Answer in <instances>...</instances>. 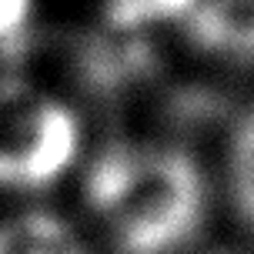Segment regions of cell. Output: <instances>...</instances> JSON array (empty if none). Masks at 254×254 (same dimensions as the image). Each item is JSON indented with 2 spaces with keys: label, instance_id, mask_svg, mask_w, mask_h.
I'll return each instance as SVG.
<instances>
[{
  "label": "cell",
  "instance_id": "277c9868",
  "mask_svg": "<svg viewBox=\"0 0 254 254\" xmlns=\"http://www.w3.org/2000/svg\"><path fill=\"white\" fill-rule=\"evenodd\" d=\"M0 254H97L80 221L51 204L20 201L0 211Z\"/></svg>",
  "mask_w": 254,
  "mask_h": 254
},
{
  "label": "cell",
  "instance_id": "6da1fadb",
  "mask_svg": "<svg viewBox=\"0 0 254 254\" xmlns=\"http://www.w3.org/2000/svg\"><path fill=\"white\" fill-rule=\"evenodd\" d=\"M214 211V174L181 140L114 137L77 164V221L97 254H190Z\"/></svg>",
  "mask_w": 254,
  "mask_h": 254
},
{
  "label": "cell",
  "instance_id": "5b68a950",
  "mask_svg": "<svg viewBox=\"0 0 254 254\" xmlns=\"http://www.w3.org/2000/svg\"><path fill=\"white\" fill-rule=\"evenodd\" d=\"M214 190L217 207L224 204L231 221L254 238V104H248L231 121L224 134L221 161L214 171Z\"/></svg>",
  "mask_w": 254,
  "mask_h": 254
},
{
  "label": "cell",
  "instance_id": "3957f363",
  "mask_svg": "<svg viewBox=\"0 0 254 254\" xmlns=\"http://www.w3.org/2000/svg\"><path fill=\"white\" fill-rule=\"evenodd\" d=\"M174 27L201 61L254 70V0H184Z\"/></svg>",
  "mask_w": 254,
  "mask_h": 254
},
{
  "label": "cell",
  "instance_id": "7a4b0ae2",
  "mask_svg": "<svg viewBox=\"0 0 254 254\" xmlns=\"http://www.w3.org/2000/svg\"><path fill=\"white\" fill-rule=\"evenodd\" d=\"M80 161L77 117L34 84H0V190L27 194Z\"/></svg>",
  "mask_w": 254,
  "mask_h": 254
}]
</instances>
